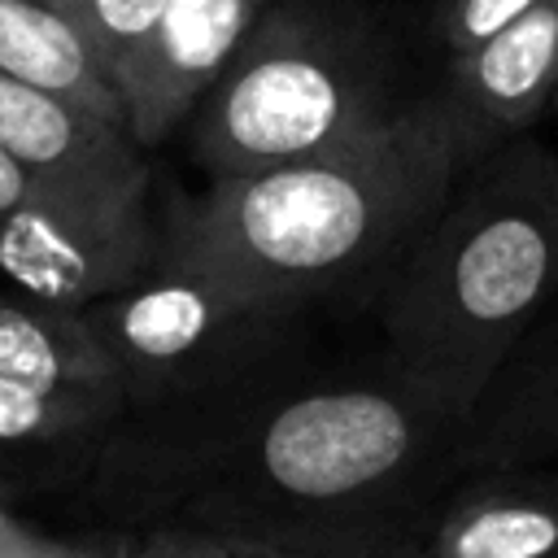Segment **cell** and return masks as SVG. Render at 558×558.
<instances>
[{
  "instance_id": "6da1fadb",
  "label": "cell",
  "mask_w": 558,
  "mask_h": 558,
  "mask_svg": "<svg viewBox=\"0 0 558 558\" xmlns=\"http://www.w3.org/2000/svg\"><path fill=\"white\" fill-rule=\"evenodd\" d=\"M466 414L392 362L305 371L187 432H126L87 497L118 527H187L318 558H375L466 471Z\"/></svg>"
},
{
  "instance_id": "7a4b0ae2",
  "label": "cell",
  "mask_w": 558,
  "mask_h": 558,
  "mask_svg": "<svg viewBox=\"0 0 558 558\" xmlns=\"http://www.w3.org/2000/svg\"><path fill=\"white\" fill-rule=\"evenodd\" d=\"M471 166L453 105L427 92L331 153L209 179L170 209L157 257L248 296H375Z\"/></svg>"
},
{
  "instance_id": "3957f363",
  "label": "cell",
  "mask_w": 558,
  "mask_h": 558,
  "mask_svg": "<svg viewBox=\"0 0 558 558\" xmlns=\"http://www.w3.org/2000/svg\"><path fill=\"white\" fill-rule=\"evenodd\" d=\"M371 301L384 362L471 418L558 301V153L527 135L493 148Z\"/></svg>"
},
{
  "instance_id": "277c9868",
  "label": "cell",
  "mask_w": 558,
  "mask_h": 558,
  "mask_svg": "<svg viewBox=\"0 0 558 558\" xmlns=\"http://www.w3.org/2000/svg\"><path fill=\"white\" fill-rule=\"evenodd\" d=\"M392 52L353 13L318 0L266 4L192 109L187 148L209 179L331 153L401 109Z\"/></svg>"
},
{
  "instance_id": "5b68a950",
  "label": "cell",
  "mask_w": 558,
  "mask_h": 558,
  "mask_svg": "<svg viewBox=\"0 0 558 558\" xmlns=\"http://www.w3.org/2000/svg\"><path fill=\"white\" fill-rule=\"evenodd\" d=\"M118 366L135 432H187L301 375V310L174 262L83 305Z\"/></svg>"
},
{
  "instance_id": "8992f818",
  "label": "cell",
  "mask_w": 558,
  "mask_h": 558,
  "mask_svg": "<svg viewBox=\"0 0 558 558\" xmlns=\"http://www.w3.org/2000/svg\"><path fill=\"white\" fill-rule=\"evenodd\" d=\"M161 248L148 196H92L35 183L0 218V279L13 292L92 305L140 279Z\"/></svg>"
},
{
  "instance_id": "52a82bcc",
  "label": "cell",
  "mask_w": 558,
  "mask_h": 558,
  "mask_svg": "<svg viewBox=\"0 0 558 558\" xmlns=\"http://www.w3.org/2000/svg\"><path fill=\"white\" fill-rule=\"evenodd\" d=\"M131 423L118 388H52L0 379V497L87 493Z\"/></svg>"
},
{
  "instance_id": "ba28073f",
  "label": "cell",
  "mask_w": 558,
  "mask_h": 558,
  "mask_svg": "<svg viewBox=\"0 0 558 558\" xmlns=\"http://www.w3.org/2000/svg\"><path fill=\"white\" fill-rule=\"evenodd\" d=\"M0 148L48 187L92 196H148L140 140L87 105L0 70Z\"/></svg>"
},
{
  "instance_id": "9c48e42d",
  "label": "cell",
  "mask_w": 558,
  "mask_h": 558,
  "mask_svg": "<svg viewBox=\"0 0 558 558\" xmlns=\"http://www.w3.org/2000/svg\"><path fill=\"white\" fill-rule=\"evenodd\" d=\"M440 92L480 161L523 135L558 100V0H541L488 39L453 52Z\"/></svg>"
},
{
  "instance_id": "30bf717a",
  "label": "cell",
  "mask_w": 558,
  "mask_h": 558,
  "mask_svg": "<svg viewBox=\"0 0 558 558\" xmlns=\"http://www.w3.org/2000/svg\"><path fill=\"white\" fill-rule=\"evenodd\" d=\"M270 0H166L140 78L126 92V131L148 148L174 135Z\"/></svg>"
},
{
  "instance_id": "8fae6325",
  "label": "cell",
  "mask_w": 558,
  "mask_h": 558,
  "mask_svg": "<svg viewBox=\"0 0 558 558\" xmlns=\"http://www.w3.org/2000/svg\"><path fill=\"white\" fill-rule=\"evenodd\" d=\"M418 532L427 558H558V471L471 466Z\"/></svg>"
},
{
  "instance_id": "7c38bea8",
  "label": "cell",
  "mask_w": 558,
  "mask_h": 558,
  "mask_svg": "<svg viewBox=\"0 0 558 558\" xmlns=\"http://www.w3.org/2000/svg\"><path fill=\"white\" fill-rule=\"evenodd\" d=\"M471 466H523L558 458V323L514 349L466 423Z\"/></svg>"
},
{
  "instance_id": "4fadbf2b",
  "label": "cell",
  "mask_w": 558,
  "mask_h": 558,
  "mask_svg": "<svg viewBox=\"0 0 558 558\" xmlns=\"http://www.w3.org/2000/svg\"><path fill=\"white\" fill-rule=\"evenodd\" d=\"M0 379L122 392L92 314L26 292H0Z\"/></svg>"
},
{
  "instance_id": "5bb4252c",
  "label": "cell",
  "mask_w": 558,
  "mask_h": 558,
  "mask_svg": "<svg viewBox=\"0 0 558 558\" xmlns=\"http://www.w3.org/2000/svg\"><path fill=\"white\" fill-rule=\"evenodd\" d=\"M0 70L126 126L118 83L52 0H0Z\"/></svg>"
},
{
  "instance_id": "9a60e30c",
  "label": "cell",
  "mask_w": 558,
  "mask_h": 558,
  "mask_svg": "<svg viewBox=\"0 0 558 558\" xmlns=\"http://www.w3.org/2000/svg\"><path fill=\"white\" fill-rule=\"evenodd\" d=\"M52 4L92 44V52L109 70V78L118 83L122 105H126V92L144 70V57L153 48L166 0H52Z\"/></svg>"
},
{
  "instance_id": "2e32d148",
  "label": "cell",
  "mask_w": 558,
  "mask_h": 558,
  "mask_svg": "<svg viewBox=\"0 0 558 558\" xmlns=\"http://www.w3.org/2000/svg\"><path fill=\"white\" fill-rule=\"evenodd\" d=\"M126 527H74L61 532L26 510L17 501L0 497V558H105L118 549Z\"/></svg>"
},
{
  "instance_id": "e0dca14e",
  "label": "cell",
  "mask_w": 558,
  "mask_h": 558,
  "mask_svg": "<svg viewBox=\"0 0 558 558\" xmlns=\"http://www.w3.org/2000/svg\"><path fill=\"white\" fill-rule=\"evenodd\" d=\"M532 4H541V0H449L445 17H440V39L449 52H466L471 44L488 39L493 31H501L506 22L527 13Z\"/></svg>"
},
{
  "instance_id": "ac0fdd59",
  "label": "cell",
  "mask_w": 558,
  "mask_h": 558,
  "mask_svg": "<svg viewBox=\"0 0 558 558\" xmlns=\"http://www.w3.org/2000/svg\"><path fill=\"white\" fill-rule=\"evenodd\" d=\"M214 536L187 527H126L113 554L105 558H209Z\"/></svg>"
},
{
  "instance_id": "d6986e66",
  "label": "cell",
  "mask_w": 558,
  "mask_h": 558,
  "mask_svg": "<svg viewBox=\"0 0 558 558\" xmlns=\"http://www.w3.org/2000/svg\"><path fill=\"white\" fill-rule=\"evenodd\" d=\"M209 558H318V554H301V549H283V545H262V541L214 536V554Z\"/></svg>"
},
{
  "instance_id": "ffe728a7",
  "label": "cell",
  "mask_w": 558,
  "mask_h": 558,
  "mask_svg": "<svg viewBox=\"0 0 558 558\" xmlns=\"http://www.w3.org/2000/svg\"><path fill=\"white\" fill-rule=\"evenodd\" d=\"M31 187H35V179H31V174H26V170H22V166L0 148V218H4V214H9V209H13Z\"/></svg>"
},
{
  "instance_id": "44dd1931",
  "label": "cell",
  "mask_w": 558,
  "mask_h": 558,
  "mask_svg": "<svg viewBox=\"0 0 558 558\" xmlns=\"http://www.w3.org/2000/svg\"><path fill=\"white\" fill-rule=\"evenodd\" d=\"M423 527V523H418ZM418 527H410V532H401L397 541H388L375 558H427V549H423V532Z\"/></svg>"
}]
</instances>
